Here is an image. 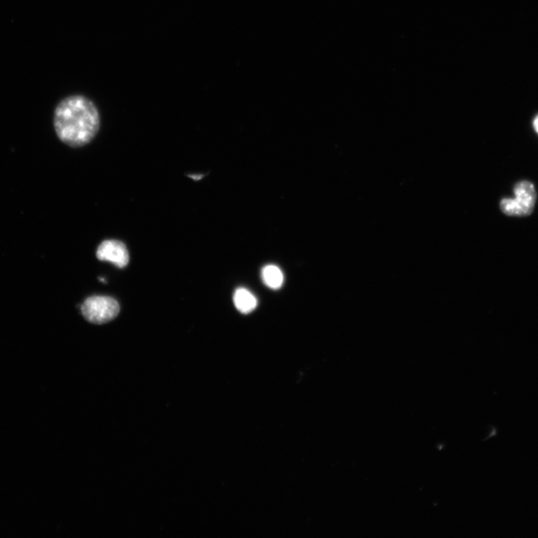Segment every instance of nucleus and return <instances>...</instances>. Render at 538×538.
<instances>
[{
	"label": "nucleus",
	"mask_w": 538,
	"mask_h": 538,
	"mask_svg": "<svg viewBox=\"0 0 538 538\" xmlns=\"http://www.w3.org/2000/svg\"><path fill=\"white\" fill-rule=\"evenodd\" d=\"M208 174H210V172H208L206 174H191V175H188V177L192 178V180L195 181V182H199V181L203 180L205 177H206V176Z\"/></svg>",
	"instance_id": "0eeeda50"
},
{
	"label": "nucleus",
	"mask_w": 538,
	"mask_h": 538,
	"mask_svg": "<svg viewBox=\"0 0 538 538\" xmlns=\"http://www.w3.org/2000/svg\"><path fill=\"white\" fill-rule=\"evenodd\" d=\"M514 192V199H504L501 201L502 212L509 216L530 215L535 210L537 197L535 185L530 181H521L515 185Z\"/></svg>",
	"instance_id": "f03ea898"
},
{
	"label": "nucleus",
	"mask_w": 538,
	"mask_h": 538,
	"mask_svg": "<svg viewBox=\"0 0 538 538\" xmlns=\"http://www.w3.org/2000/svg\"><path fill=\"white\" fill-rule=\"evenodd\" d=\"M234 302L236 309L244 314L253 311L257 305L255 296L245 288H239L236 290Z\"/></svg>",
	"instance_id": "39448f33"
},
{
	"label": "nucleus",
	"mask_w": 538,
	"mask_h": 538,
	"mask_svg": "<svg viewBox=\"0 0 538 538\" xmlns=\"http://www.w3.org/2000/svg\"><path fill=\"white\" fill-rule=\"evenodd\" d=\"M54 128L65 145L82 147L92 141L100 129L101 119L92 101L81 95L66 97L55 109Z\"/></svg>",
	"instance_id": "f257e3e1"
},
{
	"label": "nucleus",
	"mask_w": 538,
	"mask_h": 538,
	"mask_svg": "<svg viewBox=\"0 0 538 538\" xmlns=\"http://www.w3.org/2000/svg\"><path fill=\"white\" fill-rule=\"evenodd\" d=\"M533 127L536 133L538 134V115L533 120Z\"/></svg>",
	"instance_id": "6e6552de"
},
{
	"label": "nucleus",
	"mask_w": 538,
	"mask_h": 538,
	"mask_svg": "<svg viewBox=\"0 0 538 538\" xmlns=\"http://www.w3.org/2000/svg\"><path fill=\"white\" fill-rule=\"evenodd\" d=\"M81 311L87 322L101 325L114 320L120 312V305L111 297L93 296L85 300Z\"/></svg>",
	"instance_id": "7ed1b4c3"
},
{
	"label": "nucleus",
	"mask_w": 538,
	"mask_h": 538,
	"mask_svg": "<svg viewBox=\"0 0 538 538\" xmlns=\"http://www.w3.org/2000/svg\"><path fill=\"white\" fill-rule=\"evenodd\" d=\"M262 278L268 288L278 290L282 287L283 274L276 266L268 265L262 270Z\"/></svg>",
	"instance_id": "423d86ee"
},
{
	"label": "nucleus",
	"mask_w": 538,
	"mask_h": 538,
	"mask_svg": "<svg viewBox=\"0 0 538 538\" xmlns=\"http://www.w3.org/2000/svg\"><path fill=\"white\" fill-rule=\"evenodd\" d=\"M97 257L100 260L111 262L120 269L126 267L129 260L126 246L114 239L103 241L97 248Z\"/></svg>",
	"instance_id": "20e7f679"
}]
</instances>
